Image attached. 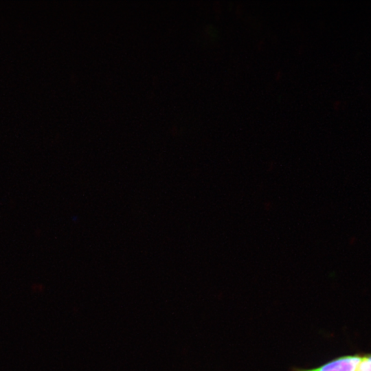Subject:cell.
<instances>
[{
  "label": "cell",
  "mask_w": 371,
  "mask_h": 371,
  "mask_svg": "<svg viewBox=\"0 0 371 371\" xmlns=\"http://www.w3.org/2000/svg\"><path fill=\"white\" fill-rule=\"evenodd\" d=\"M357 371H371V354L362 355Z\"/></svg>",
  "instance_id": "2"
},
{
  "label": "cell",
  "mask_w": 371,
  "mask_h": 371,
  "mask_svg": "<svg viewBox=\"0 0 371 371\" xmlns=\"http://www.w3.org/2000/svg\"><path fill=\"white\" fill-rule=\"evenodd\" d=\"M362 355H343L333 359L317 367L292 368L291 371H357Z\"/></svg>",
  "instance_id": "1"
}]
</instances>
